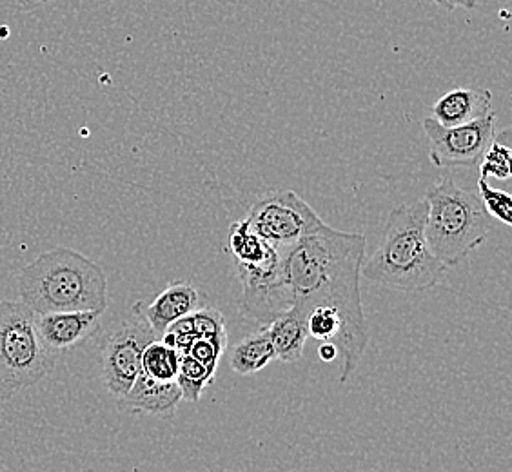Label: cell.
<instances>
[{
	"mask_svg": "<svg viewBox=\"0 0 512 472\" xmlns=\"http://www.w3.org/2000/svg\"><path fill=\"white\" fill-rule=\"evenodd\" d=\"M367 238L362 233L320 227L284 251V276L293 293V307L307 313L333 309L342 320L340 384H345L364 356L369 335L360 293Z\"/></svg>",
	"mask_w": 512,
	"mask_h": 472,
	"instance_id": "cell-1",
	"label": "cell"
},
{
	"mask_svg": "<svg viewBox=\"0 0 512 472\" xmlns=\"http://www.w3.org/2000/svg\"><path fill=\"white\" fill-rule=\"evenodd\" d=\"M20 302L35 315L59 311L108 309V278L104 269L86 256L55 247L40 253L19 275Z\"/></svg>",
	"mask_w": 512,
	"mask_h": 472,
	"instance_id": "cell-2",
	"label": "cell"
},
{
	"mask_svg": "<svg viewBox=\"0 0 512 472\" xmlns=\"http://www.w3.org/2000/svg\"><path fill=\"white\" fill-rule=\"evenodd\" d=\"M425 217L424 198L391 211L380 244L362 266L369 282L407 293H422L440 284L447 266L427 244Z\"/></svg>",
	"mask_w": 512,
	"mask_h": 472,
	"instance_id": "cell-3",
	"label": "cell"
},
{
	"mask_svg": "<svg viewBox=\"0 0 512 472\" xmlns=\"http://www.w3.org/2000/svg\"><path fill=\"white\" fill-rule=\"evenodd\" d=\"M425 236L433 255L445 266H458L487 240L491 217L480 198L444 177L425 193Z\"/></svg>",
	"mask_w": 512,
	"mask_h": 472,
	"instance_id": "cell-4",
	"label": "cell"
},
{
	"mask_svg": "<svg viewBox=\"0 0 512 472\" xmlns=\"http://www.w3.org/2000/svg\"><path fill=\"white\" fill-rule=\"evenodd\" d=\"M57 364V354L42 344L35 313L22 302H0V402L42 382Z\"/></svg>",
	"mask_w": 512,
	"mask_h": 472,
	"instance_id": "cell-5",
	"label": "cell"
},
{
	"mask_svg": "<svg viewBox=\"0 0 512 472\" xmlns=\"http://www.w3.org/2000/svg\"><path fill=\"white\" fill-rule=\"evenodd\" d=\"M247 222L256 235L280 253L324 226L313 207L291 189L269 191L247 211Z\"/></svg>",
	"mask_w": 512,
	"mask_h": 472,
	"instance_id": "cell-6",
	"label": "cell"
},
{
	"mask_svg": "<svg viewBox=\"0 0 512 472\" xmlns=\"http://www.w3.org/2000/svg\"><path fill=\"white\" fill-rule=\"evenodd\" d=\"M233 266L242 287L240 315L266 327L293 305V293L284 276V253L278 249L258 264L233 262Z\"/></svg>",
	"mask_w": 512,
	"mask_h": 472,
	"instance_id": "cell-7",
	"label": "cell"
},
{
	"mask_svg": "<svg viewBox=\"0 0 512 472\" xmlns=\"http://www.w3.org/2000/svg\"><path fill=\"white\" fill-rule=\"evenodd\" d=\"M158 336L144 316L131 313L109 331L102 344V378L117 400L128 393L142 373V354Z\"/></svg>",
	"mask_w": 512,
	"mask_h": 472,
	"instance_id": "cell-8",
	"label": "cell"
},
{
	"mask_svg": "<svg viewBox=\"0 0 512 472\" xmlns=\"http://www.w3.org/2000/svg\"><path fill=\"white\" fill-rule=\"evenodd\" d=\"M429 158L436 168H476L496 137V113L471 124L445 128L434 118L424 120Z\"/></svg>",
	"mask_w": 512,
	"mask_h": 472,
	"instance_id": "cell-9",
	"label": "cell"
},
{
	"mask_svg": "<svg viewBox=\"0 0 512 472\" xmlns=\"http://www.w3.org/2000/svg\"><path fill=\"white\" fill-rule=\"evenodd\" d=\"M99 311H59L35 315V329L51 353L73 351L99 333Z\"/></svg>",
	"mask_w": 512,
	"mask_h": 472,
	"instance_id": "cell-10",
	"label": "cell"
},
{
	"mask_svg": "<svg viewBox=\"0 0 512 472\" xmlns=\"http://www.w3.org/2000/svg\"><path fill=\"white\" fill-rule=\"evenodd\" d=\"M200 307V295L198 289L186 282H178L166 287L153 302H138L133 311L146 318L158 338L166 333L169 325L177 322L184 316L191 315Z\"/></svg>",
	"mask_w": 512,
	"mask_h": 472,
	"instance_id": "cell-11",
	"label": "cell"
},
{
	"mask_svg": "<svg viewBox=\"0 0 512 472\" xmlns=\"http://www.w3.org/2000/svg\"><path fill=\"white\" fill-rule=\"evenodd\" d=\"M434 120L445 126H463L493 113V93L489 89L454 88L434 102Z\"/></svg>",
	"mask_w": 512,
	"mask_h": 472,
	"instance_id": "cell-12",
	"label": "cell"
},
{
	"mask_svg": "<svg viewBox=\"0 0 512 472\" xmlns=\"http://www.w3.org/2000/svg\"><path fill=\"white\" fill-rule=\"evenodd\" d=\"M182 402L177 382H160L144 373L138 374L128 393L119 398L120 409L137 414L171 416Z\"/></svg>",
	"mask_w": 512,
	"mask_h": 472,
	"instance_id": "cell-13",
	"label": "cell"
},
{
	"mask_svg": "<svg viewBox=\"0 0 512 472\" xmlns=\"http://www.w3.org/2000/svg\"><path fill=\"white\" fill-rule=\"evenodd\" d=\"M267 335L273 345L275 360L284 364H295L304 353L307 338L306 315L296 307H289L286 313L276 316L271 324L266 325Z\"/></svg>",
	"mask_w": 512,
	"mask_h": 472,
	"instance_id": "cell-14",
	"label": "cell"
},
{
	"mask_svg": "<svg viewBox=\"0 0 512 472\" xmlns=\"http://www.w3.org/2000/svg\"><path fill=\"white\" fill-rule=\"evenodd\" d=\"M273 360H275L273 345L267 335L266 327H262L258 333L246 336L240 344L235 345V349L229 356V367L240 376H249L262 371Z\"/></svg>",
	"mask_w": 512,
	"mask_h": 472,
	"instance_id": "cell-15",
	"label": "cell"
},
{
	"mask_svg": "<svg viewBox=\"0 0 512 472\" xmlns=\"http://www.w3.org/2000/svg\"><path fill=\"white\" fill-rule=\"evenodd\" d=\"M227 244H229L227 249L233 256V262L237 264H258L275 251V247L269 246L266 240L256 235L246 218L231 224Z\"/></svg>",
	"mask_w": 512,
	"mask_h": 472,
	"instance_id": "cell-16",
	"label": "cell"
},
{
	"mask_svg": "<svg viewBox=\"0 0 512 472\" xmlns=\"http://www.w3.org/2000/svg\"><path fill=\"white\" fill-rule=\"evenodd\" d=\"M178 365H180V353L177 349L164 344L160 338L153 340L142 354V373L153 380L175 382Z\"/></svg>",
	"mask_w": 512,
	"mask_h": 472,
	"instance_id": "cell-17",
	"label": "cell"
},
{
	"mask_svg": "<svg viewBox=\"0 0 512 472\" xmlns=\"http://www.w3.org/2000/svg\"><path fill=\"white\" fill-rule=\"evenodd\" d=\"M511 160L512 151L509 129H503L500 133H496L491 146L485 151V155H483L480 164H478L480 177L509 180L512 175Z\"/></svg>",
	"mask_w": 512,
	"mask_h": 472,
	"instance_id": "cell-18",
	"label": "cell"
},
{
	"mask_svg": "<svg viewBox=\"0 0 512 472\" xmlns=\"http://www.w3.org/2000/svg\"><path fill=\"white\" fill-rule=\"evenodd\" d=\"M175 382H177L178 389L182 393V400L197 404L200 396L204 393V389L213 382V376L207 373L204 365L186 353L180 354V365H178Z\"/></svg>",
	"mask_w": 512,
	"mask_h": 472,
	"instance_id": "cell-19",
	"label": "cell"
},
{
	"mask_svg": "<svg viewBox=\"0 0 512 472\" xmlns=\"http://www.w3.org/2000/svg\"><path fill=\"white\" fill-rule=\"evenodd\" d=\"M193 331L197 338L227 345L226 318L215 307H198L191 313Z\"/></svg>",
	"mask_w": 512,
	"mask_h": 472,
	"instance_id": "cell-20",
	"label": "cell"
},
{
	"mask_svg": "<svg viewBox=\"0 0 512 472\" xmlns=\"http://www.w3.org/2000/svg\"><path fill=\"white\" fill-rule=\"evenodd\" d=\"M478 191H480V202L483 209L487 211V215L496 218L498 222H502L505 226L512 224V197L505 191L493 189L489 186L487 178H478Z\"/></svg>",
	"mask_w": 512,
	"mask_h": 472,
	"instance_id": "cell-21",
	"label": "cell"
},
{
	"mask_svg": "<svg viewBox=\"0 0 512 472\" xmlns=\"http://www.w3.org/2000/svg\"><path fill=\"white\" fill-rule=\"evenodd\" d=\"M224 351H226L224 345L215 344V342L204 340V338H195V342L189 347L188 354L189 356H193L197 362L204 365L207 369V373L215 378L218 362H220Z\"/></svg>",
	"mask_w": 512,
	"mask_h": 472,
	"instance_id": "cell-22",
	"label": "cell"
},
{
	"mask_svg": "<svg viewBox=\"0 0 512 472\" xmlns=\"http://www.w3.org/2000/svg\"><path fill=\"white\" fill-rule=\"evenodd\" d=\"M433 2L447 11L458 10V8L474 10L478 6V0H433Z\"/></svg>",
	"mask_w": 512,
	"mask_h": 472,
	"instance_id": "cell-23",
	"label": "cell"
},
{
	"mask_svg": "<svg viewBox=\"0 0 512 472\" xmlns=\"http://www.w3.org/2000/svg\"><path fill=\"white\" fill-rule=\"evenodd\" d=\"M318 356L324 362H335L336 358H338V349L331 342H322L320 347H318Z\"/></svg>",
	"mask_w": 512,
	"mask_h": 472,
	"instance_id": "cell-24",
	"label": "cell"
},
{
	"mask_svg": "<svg viewBox=\"0 0 512 472\" xmlns=\"http://www.w3.org/2000/svg\"><path fill=\"white\" fill-rule=\"evenodd\" d=\"M39 2H50V0H39Z\"/></svg>",
	"mask_w": 512,
	"mask_h": 472,
	"instance_id": "cell-25",
	"label": "cell"
}]
</instances>
